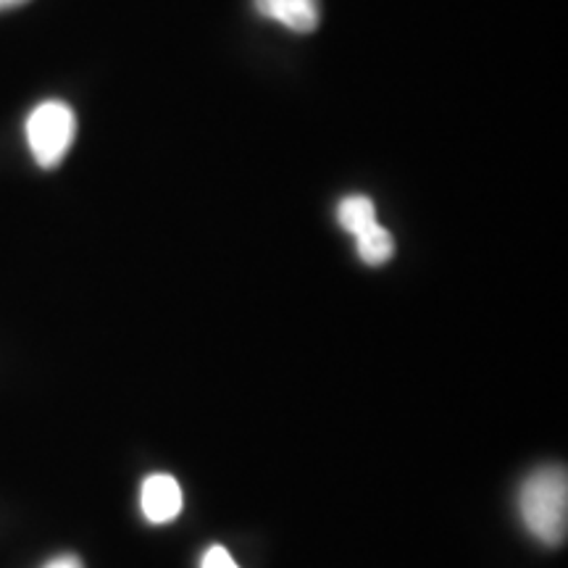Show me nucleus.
<instances>
[{"mask_svg": "<svg viewBox=\"0 0 568 568\" xmlns=\"http://www.w3.org/2000/svg\"><path fill=\"white\" fill-rule=\"evenodd\" d=\"M524 524L545 545H564L568 531V477L564 466L539 468L518 495Z\"/></svg>", "mask_w": 568, "mask_h": 568, "instance_id": "f257e3e1", "label": "nucleus"}, {"mask_svg": "<svg viewBox=\"0 0 568 568\" xmlns=\"http://www.w3.org/2000/svg\"><path fill=\"white\" fill-rule=\"evenodd\" d=\"M77 134V116L67 103L45 101L27 119V142L42 169H55Z\"/></svg>", "mask_w": 568, "mask_h": 568, "instance_id": "f03ea898", "label": "nucleus"}, {"mask_svg": "<svg viewBox=\"0 0 568 568\" xmlns=\"http://www.w3.org/2000/svg\"><path fill=\"white\" fill-rule=\"evenodd\" d=\"M184 495L180 481L169 474H153L142 481L140 508L151 524H169L182 514Z\"/></svg>", "mask_w": 568, "mask_h": 568, "instance_id": "7ed1b4c3", "label": "nucleus"}, {"mask_svg": "<svg viewBox=\"0 0 568 568\" xmlns=\"http://www.w3.org/2000/svg\"><path fill=\"white\" fill-rule=\"evenodd\" d=\"M255 9L293 32H314L318 27V0H255Z\"/></svg>", "mask_w": 568, "mask_h": 568, "instance_id": "20e7f679", "label": "nucleus"}, {"mask_svg": "<svg viewBox=\"0 0 568 568\" xmlns=\"http://www.w3.org/2000/svg\"><path fill=\"white\" fill-rule=\"evenodd\" d=\"M337 222L343 226L345 232H351L353 237H358L361 232L372 230L376 222V209H374V201L366 195H351L345 197L343 203H339L337 209Z\"/></svg>", "mask_w": 568, "mask_h": 568, "instance_id": "39448f33", "label": "nucleus"}, {"mask_svg": "<svg viewBox=\"0 0 568 568\" xmlns=\"http://www.w3.org/2000/svg\"><path fill=\"white\" fill-rule=\"evenodd\" d=\"M355 247H358L361 261L368 266H382L387 264L389 258L395 255V240L382 224H374L372 230L361 232L355 237Z\"/></svg>", "mask_w": 568, "mask_h": 568, "instance_id": "423d86ee", "label": "nucleus"}, {"mask_svg": "<svg viewBox=\"0 0 568 568\" xmlns=\"http://www.w3.org/2000/svg\"><path fill=\"white\" fill-rule=\"evenodd\" d=\"M201 568H240V566L237 560L230 556V550L222 548V545H211L201 560Z\"/></svg>", "mask_w": 568, "mask_h": 568, "instance_id": "0eeeda50", "label": "nucleus"}, {"mask_svg": "<svg viewBox=\"0 0 568 568\" xmlns=\"http://www.w3.org/2000/svg\"><path fill=\"white\" fill-rule=\"evenodd\" d=\"M45 568H82V560L74 558V556H61V558L51 560V564H48Z\"/></svg>", "mask_w": 568, "mask_h": 568, "instance_id": "6e6552de", "label": "nucleus"}, {"mask_svg": "<svg viewBox=\"0 0 568 568\" xmlns=\"http://www.w3.org/2000/svg\"><path fill=\"white\" fill-rule=\"evenodd\" d=\"M27 0H0V11L6 9H17V6H24Z\"/></svg>", "mask_w": 568, "mask_h": 568, "instance_id": "1a4fd4ad", "label": "nucleus"}]
</instances>
